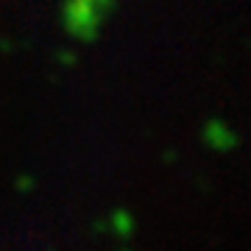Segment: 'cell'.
<instances>
[{"mask_svg": "<svg viewBox=\"0 0 251 251\" xmlns=\"http://www.w3.org/2000/svg\"><path fill=\"white\" fill-rule=\"evenodd\" d=\"M109 6H112V0H70V6H67V25H70V31L75 36H84V39L95 36Z\"/></svg>", "mask_w": 251, "mask_h": 251, "instance_id": "cell-1", "label": "cell"}, {"mask_svg": "<svg viewBox=\"0 0 251 251\" xmlns=\"http://www.w3.org/2000/svg\"><path fill=\"white\" fill-rule=\"evenodd\" d=\"M134 215L128 212V209H117V212H112V218H109V229H112V234H117V237H128V234L134 232Z\"/></svg>", "mask_w": 251, "mask_h": 251, "instance_id": "cell-3", "label": "cell"}, {"mask_svg": "<svg viewBox=\"0 0 251 251\" xmlns=\"http://www.w3.org/2000/svg\"><path fill=\"white\" fill-rule=\"evenodd\" d=\"M204 143L209 145V148H215V151H229V148H234V134L226 123L209 120L206 128H204Z\"/></svg>", "mask_w": 251, "mask_h": 251, "instance_id": "cell-2", "label": "cell"}]
</instances>
